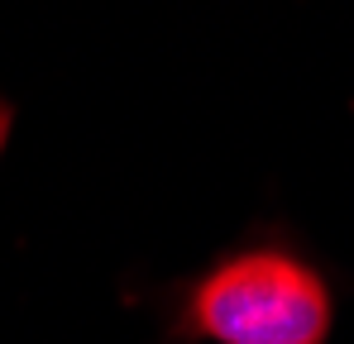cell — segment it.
<instances>
[{"mask_svg": "<svg viewBox=\"0 0 354 344\" xmlns=\"http://www.w3.org/2000/svg\"><path fill=\"white\" fill-rule=\"evenodd\" d=\"M335 296L288 244H239L182 292L177 330L206 344H326Z\"/></svg>", "mask_w": 354, "mask_h": 344, "instance_id": "obj_1", "label": "cell"}]
</instances>
